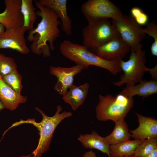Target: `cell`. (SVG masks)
I'll return each instance as SVG.
<instances>
[{"instance_id":"1","label":"cell","mask_w":157,"mask_h":157,"mask_svg":"<svg viewBox=\"0 0 157 157\" xmlns=\"http://www.w3.org/2000/svg\"><path fill=\"white\" fill-rule=\"evenodd\" d=\"M34 1L39 9L36 11L37 16L41 19L36 28L29 31L27 39L32 42L31 49L33 53L48 57L51 56V51L55 49L54 43L61 34L58 27L61 23L54 11L38 1Z\"/></svg>"},{"instance_id":"2","label":"cell","mask_w":157,"mask_h":157,"mask_svg":"<svg viewBox=\"0 0 157 157\" xmlns=\"http://www.w3.org/2000/svg\"><path fill=\"white\" fill-rule=\"evenodd\" d=\"M35 109L42 116V119L40 122H36L34 118H28L26 120L21 119L13 124L10 128L25 123L32 124L36 127L39 131L40 138L38 146L32 154L33 155V157H41L43 154L49 150L53 133L58 125L64 119L71 117L73 114L71 112L66 111L61 113L62 107L60 105L57 106L56 113L51 117L46 115L38 108L36 107Z\"/></svg>"},{"instance_id":"3","label":"cell","mask_w":157,"mask_h":157,"mask_svg":"<svg viewBox=\"0 0 157 157\" xmlns=\"http://www.w3.org/2000/svg\"><path fill=\"white\" fill-rule=\"evenodd\" d=\"M62 54L76 65L88 69L94 65L105 69L113 75L122 71L119 63L106 60L89 50L84 45L75 43L67 40H63L60 44Z\"/></svg>"},{"instance_id":"4","label":"cell","mask_w":157,"mask_h":157,"mask_svg":"<svg viewBox=\"0 0 157 157\" xmlns=\"http://www.w3.org/2000/svg\"><path fill=\"white\" fill-rule=\"evenodd\" d=\"M99 97L95 111L97 119L101 121L115 122L124 119L134 103L133 97L120 93L115 97L110 94H99Z\"/></svg>"},{"instance_id":"5","label":"cell","mask_w":157,"mask_h":157,"mask_svg":"<svg viewBox=\"0 0 157 157\" xmlns=\"http://www.w3.org/2000/svg\"><path fill=\"white\" fill-rule=\"evenodd\" d=\"M82 35L83 45L92 53L110 40L120 38L111 22L108 19L88 23L83 29Z\"/></svg>"},{"instance_id":"6","label":"cell","mask_w":157,"mask_h":157,"mask_svg":"<svg viewBox=\"0 0 157 157\" xmlns=\"http://www.w3.org/2000/svg\"><path fill=\"white\" fill-rule=\"evenodd\" d=\"M146 62V52L142 47L136 51L131 50L129 59L126 61L122 60L119 62L124 73L120 80L113 84L118 86L125 84L126 87H129L140 82L145 72L148 71Z\"/></svg>"},{"instance_id":"7","label":"cell","mask_w":157,"mask_h":157,"mask_svg":"<svg viewBox=\"0 0 157 157\" xmlns=\"http://www.w3.org/2000/svg\"><path fill=\"white\" fill-rule=\"evenodd\" d=\"M81 9L88 23L109 18L120 19L123 15L119 8L109 0H88Z\"/></svg>"},{"instance_id":"8","label":"cell","mask_w":157,"mask_h":157,"mask_svg":"<svg viewBox=\"0 0 157 157\" xmlns=\"http://www.w3.org/2000/svg\"><path fill=\"white\" fill-rule=\"evenodd\" d=\"M111 24L121 38L130 47L131 50L137 51L142 47V42L146 35L141 26L130 16L123 15L120 19H112Z\"/></svg>"},{"instance_id":"9","label":"cell","mask_w":157,"mask_h":157,"mask_svg":"<svg viewBox=\"0 0 157 157\" xmlns=\"http://www.w3.org/2000/svg\"><path fill=\"white\" fill-rule=\"evenodd\" d=\"M131 50L130 46L118 38L99 47L93 53L106 60L119 63Z\"/></svg>"},{"instance_id":"10","label":"cell","mask_w":157,"mask_h":157,"mask_svg":"<svg viewBox=\"0 0 157 157\" xmlns=\"http://www.w3.org/2000/svg\"><path fill=\"white\" fill-rule=\"evenodd\" d=\"M26 31L23 25L6 29L0 35V49H11L23 54L29 53L24 36Z\"/></svg>"},{"instance_id":"11","label":"cell","mask_w":157,"mask_h":157,"mask_svg":"<svg viewBox=\"0 0 157 157\" xmlns=\"http://www.w3.org/2000/svg\"><path fill=\"white\" fill-rule=\"evenodd\" d=\"M85 69L81 65H76L69 67L51 66L50 74L57 79L54 89L60 94L63 95L73 84L75 76Z\"/></svg>"},{"instance_id":"12","label":"cell","mask_w":157,"mask_h":157,"mask_svg":"<svg viewBox=\"0 0 157 157\" xmlns=\"http://www.w3.org/2000/svg\"><path fill=\"white\" fill-rule=\"evenodd\" d=\"M139 124L135 129L130 131L131 137L134 140H143L157 138V120L135 113Z\"/></svg>"},{"instance_id":"13","label":"cell","mask_w":157,"mask_h":157,"mask_svg":"<svg viewBox=\"0 0 157 157\" xmlns=\"http://www.w3.org/2000/svg\"><path fill=\"white\" fill-rule=\"evenodd\" d=\"M6 6L3 26L6 29L22 26L23 16L20 11L21 0H5Z\"/></svg>"},{"instance_id":"14","label":"cell","mask_w":157,"mask_h":157,"mask_svg":"<svg viewBox=\"0 0 157 157\" xmlns=\"http://www.w3.org/2000/svg\"><path fill=\"white\" fill-rule=\"evenodd\" d=\"M41 4L47 6L54 11L62 21L61 28L67 35L72 33V20L67 14L66 0H39Z\"/></svg>"},{"instance_id":"15","label":"cell","mask_w":157,"mask_h":157,"mask_svg":"<svg viewBox=\"0 0 157 157\" xmlns=\"http://www.w3.org/2000/svg\"><path fill=\"white\" fill-rule=\"evenodd\" d=\"M27 97L17 93L5 83L0 76V100L5 108L15 110L21 104L26 103Z\"/></svg>"},{"instance_id":"16","label":"cell","mask_w":157,"mask_h":157,"mask_svg":"<svg viewBox=\"0 0 157 157\" xmlns=\"http://www.w3.org/2000/svg\"><path fill=\"white\" fill-rule=\"evenodd\" d=\"M90 85L87 83L78 86L73 84L63 96L62 99L69 104L73 110L83 105L88 95Z\"/></svg>"},{"instance_id":"17","label":"cell","mask_w":157,"mask_h":157,"mask_svg":"<svg viewBox=\"0 0 157 157\" xmlns=\"http://www.w3.org/2000/svg\"><path fill=\"white\" fill-rule=\"evenodd\" d=\"M157 93V81L153 79L142 80L138 84L126 87L119 93L133 97L138 95L145 98Z\"/></svg>"},{"instance_id":"18","label":"cell","mask_w":157,"mask_h":157,"mask_svg":"<svg viewBox=\"0 0 157 157\" xmlns=\"http://www.w3.org/2000/svg\"><path fill=\"white\" fill-rule=\"evenodd\" d=\"M83 146L87 149H97L110 157L109 145L104 137L100 136L95 131L92 130L91 134H81L77 138Z\"/></svg>"},{"instance_id":"19","label":"cell","mask_w":157,"mask_h":157,"mask_svg":"<svg viewBox=\"0 0 157 157\" xmlns=\"http://www.w3.org/2000/svg\"><path fill=\"white\" fill-rule=\"evenodd\" d=\"M115 122V125L113 131L104 137L105 140L110 146L129 140L131 137L128 125L124 119Z\"/></svg>"},{"instance_id":"20","label":"cell","mask_w":157,"mask_h":157,"mask_svg":"<svg viewBox=\"0 0 157 157\" xmlns=\"http://www.w3.org/2000/svg\"><path fill=\"white\" fill-rule=\"evenodd\" d=\"M143 140H129L123 142L109 146L110 157H123L134 155L138 145Z\"/></svg>"},{"instance_id":"21","label":"cell","mask_w":157,"mask_h":157,"mask_svg":"<svg viewBox=\"0 0 157 157\" xmlns=\"http://www.w3.org/2000/svg\"><path fill=\"white\" fill-rule=\"evenodd\" d=\"M33 0H21L20 11L24 19L23 26L28 31L34 28L37 15Z\"/></svg>"},{"instance_id":"22","label":"cell","mask_w":157,"mask_h":157,"mask_svg":"<svg viewBox=\"0 0 157 157\" xmlns=\"http://www.w3.org/2000/svg\"><path fill=\"white\" fill-rule=\"evenodd\" d=\"M157 148V138L143 140L136 148L134 155L139 157H146Z\"/></svg>"},{"instance_id":"23","label":"cell","mask_w":157,"mask_h":157,"mask_svg":"<svg viewBox=\"0 0 157 157\" xmlns=\"http://www.w3.org/2000/svg\"><path fill=\"white\" fill-rule=\"evenodd\" d=\"M4 82L17 93L20 94L23 88L21 83L22 76L17 70L14 71L2 77Z\"/></svg>"},{"instance_id":"24","label":"cell","mask_w":157,"mask_h":157,"mask_svg":"<svg viewBox=\"0 0 157 157\" xmlns=\"http://www.w3.org/2000/svg\"><path fill=\"white\" fill-rule=\"evenodd\" d=\"M17 66L14 59L0 53V76L1 77L17 70Z\"/></svg>"},{"instance_id":"25","label":"cell","mask_w":157,"mask_h":157,"mask_svg":"<svg viewBox=\"0 0 157 157\" xmlns=\"http://www.w3.org/2000/svg\"><path fill=\"white\" fill-rule=\"evenodd\" d=\"M142 32L147 34L152 37L154 39V42L151 47V53L153 56H157V25L154 22L149 23L147 24V27L142 28Z\"/></svg>"},{"instance_id":"26","label":"cell","mask_w":157,"mask_h":157,"mask_svg":"<svg viewBox=\"0 0 157 157\" xmlns=\"http://www.w3.org/2000/svg\"><path fill=\"white\" fill-rule=\"evenodd\" d=\"M130 12L131 16L139 25H144L148 23V16L140 8L138 7H133L131 9Z\"/></svg>"},{"instance_id":"27","label":"cell","mask_w":157,"mask_h":157,"mask_svg":"<svg viewBox=\"0 0 157 157\" xmlns=\"http://www.w3.org/2000/svg\"><path fill=\"white\" fill-rule=\"evenodd\" d=\"M157 65L152 68H148V71L151 74L153 79L157 81Z\"/></svg>"},{"instance_id":"28","label":"cell","mask_w":157,"mask_h":157,"mask_svg":"<svg viewBox=\"0 0 157 157\" xmlns=\"http://www.w3.org/2000/svg\"><path fill=\"white\" fill-rule=\"evenodd\" d=\"M83 157H97L96 154L92 150L85 152Z\"/></svg>"},{"instance_id":"29","label":"cell","mask_w":157,"mask_h":157,"mask_svg":"<svg viewBox=\"0 0 157 157\" xmlns=\"http://www.w3.org/2000/svg\"><path fill=\"white\" fill-rule=\"evenodd\" d=\"M146 157H157V148L154 149Z\"/></svg>"},{"instance_id":"30","label":"cell","mask_w":157,"mask_h":157,"mask_svg":"<svg viewBox=\"0 0 157 157\" xmlns=\"http://www.w3.org/2000/svg\"><path fill=\"white\" fill-rule=\"evenodd\" d=\"M5 31V28L4 26L0 23V35Z\"/></svg>"},{"instance_id":"31","label":"cell","mask_w":157,"mask_h":157,"mask_svg":"<svg viewBox=\"0 0 157 157\" xmlns=\"http://www.w3.org/2000/svg\"><path fill=\"white\" fill-rule=\"evenodd\" d=\"M4 108H5L3 103L0 100V112Z\"/></svg>"},{"instance_id":"32","label":"cell","mask_w":157,"mask_h":157,"mask_svg":"<svg viewBox=\"0 0 157 157\" xmlns=\"http://www.w3.org/2000/svg\"><path fill=\"white\" fill-rule=\"evenodd\" d=\"M139 157L135 156V155H134L132 156H126V157Z\"/></svg>"},{"instance_id":"33","label":"cell","mask_w":157,"mask_h":157,"mask_svg":"<svg viewBox=\"0 0 157 157\" xmlns=\"http://www.w3.org/2000/svg\"><path fill=\"white\" fill-rule=\"evenodd\" d=\"M1 17H2V14L1 13H0V21L1 18Z\"/></svg>"}]
</instances>
